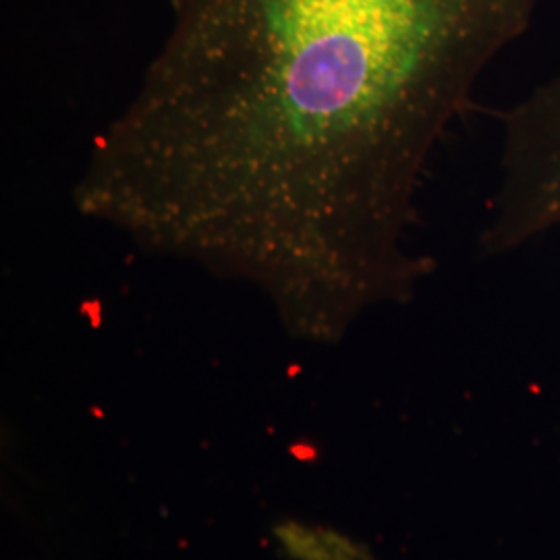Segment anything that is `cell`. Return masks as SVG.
Returning a JSON list of instances; mask_svg holds the SVG:
<instances>
[{"instance_id":"obj_1","label":"cell","mask_w":560,"mask_h":560,"mask_svg":"<svg viewBox=\"0 0 560 560\" xmlns=\"http://www.w3.org/2000/svg\"><path fill=\"white\" fill-rule=\"evenodd\" d=\"M540 2L173 0L75 208L335 339L428 272L411 245L425 164Z\"/></svg>"},{"instance_id":"obj_2","label":"cell","mask_w":560,"mask_h":560,"mask_svg":"<svg viewBox=\"0 0 560 560\" xmlns=\"http://www.w3.org/2000/svg\"><path fill=\"white\" fill-rule=\"evenodd\" d=\"M560 226V75L506 113L501 177L481 249L502 256Z\"/></svg>"},{"instance_id":"obj_3","label":"cell","mask_w":560,"mask_h":560,"mask_svg":"<svg viewBox=\"0 0 560 560\" xmlns=\"http://www.w3.org/2000/svg\"><path fill=\"white\" fill-rule=\"evenodd\" d=\"M272 536L287 560H376L368 544L326 525L279 521L272 527Z\"/></svg>"}]
</instances>
